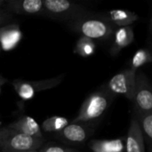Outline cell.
Returning a JSON list of instances; mask_svg holds the SVG:
<instances>
[{
	"instance_id": "obj_1",
	"label": "cell",
	"mask_w": 152,
	"mask_h": 152,
	"mask_svg": "<svg viewBox=\"0 0 152 152\" xmlns=\"http://www.w3.org/2000/svg\"><path fill=\"white\" fill-rule=\"evenodd\" d=\"M75 32L95 41H105L113 37L116 26L108 19L106 14H90L69 23Z\"/></svg>"
},
{
	"instance_id": "obj_2",
	"label": "cell",
	"mask_w": 152,
	"mask_h": 152,
	"mask_svg": "<svg viewBox=\"0 0 152 152\" xmlns=\"http://www.w3.org/2000/svg\"><path fill=\"white\" fill-rule=\"evenodd\" d=\"M115 97L116 96L108 90L105 85L102 86L86 99L79 110L78 115L73 122L84 123L94 126V125L103 117Z\"/></svg>"
},
{
	"instance_id": "obj_3",
	"label": "cell",
	"mask_w": 152,
	"mask_h": 152,
	"mask_svg": "<svg viewBox=\"0 0 152 152\" xmlns=\"http://www.w3.org/2000/svg\"><path fill=\"white\" fill-rule=\"evenodd\" d=\"M43 7L41 15L68 23L91 13L83 5L69 0H43Z\"/></svg>"
},
{
	"instance_id": "obj_4",
	"label": "cell",
	"mask_w": 152,
	"mask_h": 152,
	"mask_svg": "<svg viewBox=\"0 0 152 152\" xmlns=\"http://www.w3.org/2000/svg\"><path fill=\"white\" fill-rule=\"evenodd\" d=\"M43 144V140L32 138L14 131L7 126L0 127L1 152H21L37 151Z\"/></svg>"
},
{
	"instance_id": "obj_5",
	"label": "cell",
	"mask_w": 152,
	"mask_h": 152,
	"mask_svg": "<svg viewBox=\"0 0 152 152\" xmlns=\"http://www.w3.org/2000/svg\"><path fill=\"white\" fill-rule=\"evenodd\" d=\"M63 77L64 76L61 75L55 77L37 81H26L21 79H15L12 82V84L19 97L23 101H28L33 99L37 93L52 89L57 86L61 84Z\"/></svg>"
},
{
	"instance_id": "obj_6",
	"label": "cell",
	"mask_w": 152,
	"mask_h": 152,
	"mask_svg": "<svg viewBox=\"0 0 152 152\" xmlns=\"http://www.w3.org/2000/svg\"><path fill=\"white\" fill-rule=\"evenodd\" d=\"M135 77L136 71L132 69H127L113 76L105 86L115 96L123 95L132 102Z\"/></svg>"
},
{
	"instance_id": "obj_7",
	"label": "cell",
	"mask_w": 152,
	"mask_h": 152,
	"mask_svg": "<svg viewBox=\"0 0 152 152\" xmlns=\"http://www.w3.org/2000/svg\"><path fill=\"white\" fill-rule=\"evenodd\" d=\"M137 112L152 111V91L147 77L142 73L136 74L133 100Z\"/></svg>"
},
{
	"instance_id": "obj_8",
	"label": "cell",
	"mask_w": 152,
	"mask_h": 152,
	"mask_svg": "<svg viewBox=\"0 0 152 152\" xmlns=\"http://www.w3.org/2000/svg\"><path fill=\"white\" fill-rule=\"evenodd\" d=\"M3 8L11 14L41 15L43 0H4Z\"/></svg>"
},
{
	"instance_id": "obj_9",
	"label": "cell",
	"mask_w": 152,
	"mask_h": 152,
	"mask_svg": "<svg viewBox=\"0 0 152 152\" xmlns=\"http://www.w3.org/2000/svg\"><path fill=\"white\" fill-rule=\"evenodd\" d=\"M93 126L73 122L69 124L65 128H63L60 133H58V137L61 140L71 142V143H83L85 142L93 133Z\"/></svg>"
},
{
	"instance_id": "obj_10",
	"label": "cell",
	"mask_w": 152,
	"mask_h": 152,
	"mask_svg": "<svg viewBox=\"0 0 152 152\" xmlns=\"http://www.w3.org/2000/svg\"><path fill=\"white\" fill-rule=\"evenodd\" d=\"M21 38L22 33L18 24L9 23L0 27V46L4 51L13 50Z\"/></svg>"
},
{
	"instance_id": "obj_11",
	"label": "cell",
	"mask_w": 152,
	"mask_h": 152,
	"mask_svg": "<svg viewBox=\"0 0 152 152\" xmlns=\"http://www.w3.org/2000/svg\"><path fill=\"white\" fill-rule=\"evenodd\" d=\"M126 152H144V137L136 116H134L126 139Z\"/></svg>"
},
{
	"instance_id": "obj_12",
	"label": "cell",
	"mask_w": 152,
	"mask_h": 152,
	"mask_svg": "<svg viewBox=\"0 0 152 152\" xmlns=\"http://www.w3.org/2000/svg\"><path fill=\"white\" fill-rule=\"evenodd\" d=\"M8 128H11L14 131H17L27 136L43 140V134L41 127L36 122V120L30 117L23 116L18 120L11 123L7 126Z\"/></svg>"
},
{
	"instance_id": "obj_13",
	"label": "cell",
	"mask_w": 152,
	"mask_h": 152,
	"mask_svg": "<svg viewBox=\"0 0 152 152\" xmlns=\"http://www.w3.org/2000/svg\"><path fill=\"white\" fill-rule=\"evenodd\" d=\"M113 44L111 46L110 53L115 56L123 48L126 47L133 43L134 38V29L131 26L121 27L115 29L113 34Z\"/></svg>"
},
{
	"instance_id": "obj_14",
	"label": "cell",
	"mask_w": 152,
	"mask_h": 152,
	"mask_svg": "<svg viewBox=\"0 0 152 152\" xmlns=\"http://www.w3.org/2000/svg\"><path fill=\"white\" fill-rule=\"evenodd\" d=\"M123 138L114 140H94L89 146L94 152H123L125 148Z\"/></svg>"
},
{
	"instance_id": "obj_15",
	"label": "cell",
	"mask_w": 152,
	"mask_h": 152,
	"mask_svg": "<svg viewBox=\"0 0 152 152\" xmlns=\"http://www.w3.org/2000/svg\"><path fill=\"white\" fill-rule=\"evenodd\" d=\"M106 16L116 28L128 27L138 20V15L135 12L126 10H112L110 11Z\"/></svg>"
},
{
	"instance_id": "obj_16",
	"label": "cell",
	"mask_w": 152,
	"mask_h": 152,
	"mask_svg": "<svg viewBox=\"0 0 152 152\" xmlns=\"http://www.w3.org/2000/svg\"><path fill=\"white\" fill-rule=\"evenodd\" d=\"M69 119L63 117L54 116L45 119L42 123V128L45 132L47 133H60L63 128L69 125Z\"/></svg>"
},
{
	"instance_id": "obj_17",
	"label": "cell",
	"mask_w": 152,
	"mask_h": 152,
	"mask_svg": "<svg viewBox=\"0 0 152 152\" xmlns=\"http://www.w3.org/2000/svg\"><path fill=\"white\" fill-rule=\"evenodd\" d=\"M95 42L86 37H80L77 41L74 52L81 57L86 58L92 56L95 52Z\"/></svg>"
},
{
	"instance_id": "obj_18",
	"label": "cell",
	"mask_w": 152,
	"mask_h": 152,
	"mask_svg": "<svg viewBox=\"0 0 152 152\" xmlns=\"http://www.w3.org/2000/svg\"><path fill=\"white\" fill-rule=\"evenodd\" d=\"M137 118L140 123V126L143 136L149 145H151L152 140V111L137 112Z\"/></svg>"
},
{
	"instance_id": "obj_19",
	"label": "cell",
	"mask_w": 152,
	"mask_h": 152,
	"mask_svg": "<svg viewBox=\"0 0 152 152\" xmlns=\"http://www.w3.org/2000/svg\"><path fill=\"white\" fill-rule=\"evenodd\" d=\"M151 54L148 49H139L133 56L130 69L136 71L140 67L151 62Z\"/></svg>"
},
{
	"instance_id": "obj_20",
	"label": "cell",
	"mask_w": 152,
	"mask_h": 152,
	"mask_svg": "<svg viewBox=\"0 0 152 152\" xmlns=\"http://www.w3.org/2000/svg\"><path fill=\"white\" fill-rule=\"evenodd\" d=\"M38 152H78L72 149L64 148L61 146H54V145H48L43 149H41Z\"/></svg>"
},
{
	"instance_id": "obj_21",
	"label": "cell",
	"mask_w": 152,
	"mask_h": 152,
	"mask_svg": "<svg viewBox=\"0 0 152 152\" xmlns=\"http://www.w3.org/2000/svg\"><path fill=\"white\" fill-rule=\"evenodd\" d=\"M12 16L13 15L11 14L9 12H7L4 8H1L0 9V27L9 24L12 19Z\"/></svg>"
},
{
	"instance_id": "obj_22",
	"label": "cell",
	"mask_w": 152,
	"mask_h": 152,
	"mask_svg": "<svg viewBox=\"0 0 152 152\" xmlns=\"http://www.w3.org/2000/svg\"><path fill=\"white\" fill-rule=\"evenodd\" d=\"M8 80L5 78V77H2V76H0V93H1V88H2V86H4L6 82H7Z\"/></svg>"
},
{
	"instance_id": "obj_23",
	"label": "cell",
	"mask_w": 152,
	"mask_h": 152,
	"mask_svg": "<svg viewBox=\"0 0 152 152\" xmlns=\"http://www.w3.org/2000/svg\"><path fill=\"white\" fill-rule=\"evenodd\" d=\"M4 4V0H0V9L3 8V5Z\"/></svg>"
},
{
	"instance_id": "obj_24",
	"label": "cell",
	"mask_w": 152,
	"mask_h": 152,
	"mask_svg": "<svg viewBox=\"0 0 152 152\" xmlns=\"http://www.w3.org/2000/svg\"><path fill=\"white\" fill-rule=\"evenodd\" d=\"M21 152H38L37 151H21Z\"/></svg>"
}]
</instances>
